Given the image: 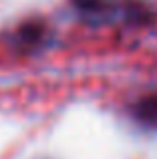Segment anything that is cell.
Instances as JSON below:
<instances>
[{
  "instance_id": "3",
  "label": "cell",
  "mask_w": 157,
  "mask_h": 159,
  "mask_svg": "<svg viewBox=\"0 0 157 159\" xmlns=\"http://www.w3.org/2000/svg\"><path fill=\"white\" fill-rule=\"evenodd\" d=\"M73 6L77 8L81 14L89 16H103L109 10V0H73Z\"/></svg>"
},
{
  "instance_id": "2",
  "label": "cell",
  "mask_w": 157,
  "mask_h": 159,
  "mask_svg": "<svg viewBox=\"0 0 157 159\" xmlns=\"http://www.w3.org/2000/svg\"><path fill=\"white\" fill-rule=\"evenodd\" d=\"M47 39V26L38 20H28L16 30V40L22 48H34Z\"/></svg>"
},
{
  "instance_id": "1",
  "label": "cell",
  "mask_w": 157,
  "mask_h": 159,
  "mask_svg": "<svg viewBox=\"0 0 157 159\" xmlns=\"http://www.w3.org/2000/svg\"><path fill=\"white\" fill-rule=\"evenodd\" d=\"M131 115H133V119L137 121L139 125H143V127L157 129V93L139 99L133 105Z\"/></svg>"
}]
</instances>
